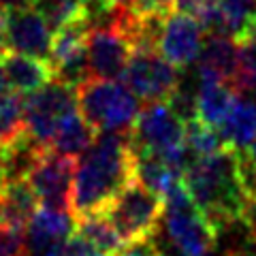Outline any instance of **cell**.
I'll return each instance as SVG.
<instances>
[{
	"mask_svg": "<svg viewBox=\"0 0 256 256\" xmlns=\"http://www.w3.org/2000/svg\"><path fill=\"white\" fill-rule=\"evenodd\" d=\"M77 111L75 88H68L60 82H50L41 90L28 94L24 98V118L26 132L45 150H50V141L56 128L68 114Z\"/></svg>",
	"mask_w": 256,
	"mask_h": 256,
	"instance_id": "52a82bcc",
	"label": "cell"
},
{
	"mask_svg": "<svg viewBox=\"0 0 256 256\" xmlns=\"http://www.w3.org/2000/svg\"><path fill=\"white\" fill-rule=\"evenodd\" d=\"M24 230L0 226V256H24Z\"/></svg>",
	"mask_w": 256,
	"mask_h": 256,
	"instance_id": "484cf974",
	"label": "cell"
},
{
	"mask_svg": "<svg viewBox=\"0 0 256 256\" xmlns=\"http://www.w3.org/2000/svg\"><path fill=\"white\" fill-rule=\"evenodd\" d=\"M224 30L230 38H242L256 24V0H216Z\"/></svg>",
	"mask_w": 256,
	"mask_h": 256,
	"instance_id": "603a6c76",
	"label": "cell"
},
{
	"mask_svg": "<svg viewBox=\"0 0 256 256\" xmlns=\"http://www.w3.org/2000/svg\"><path fill=\"white\" fill-rule=\"evenodd\" d=\"M75 94L79 114L100 134L130 132L141 114L139 98L118 82L90 77L77 88Z\"/></svg>",
	"mask_w": 256,
	"mask_h": 256,
	"instance_id": "277c9868",
	"label": "cell"
},
{
	"mask_svg": "<svg viewBox=\"0 0 256 256\" xmlns=\"http://www.w3.org/2000/svg\"><path fill=\"white\" fill-rule=\"evenodd\" d=\"M32 0H0V11H15V9H24V6H30Z\"/></svg>",
	"mask_w": 256,
	"mask_h": 256,
	"instance_id": "f546056e",
	"label": "cell"
},
{
	"mask_svg": "<svg viewBox=\"0 0 256 256\" xmlns=\"http://www.w3.org/2000/svg\"><path fill=\"white\" fill-rule=\"evenodd\" d=\"M186 128L188 122L169 102H150L141 109L132 126L130 141L137 152H150L164 158L184 175L194 160L186 148Z\"/></svg>",
	"mask_w": 256,
	"mask_h": 256,
	"instance_id": "3957f363",
	"label": "cell"
},
{
	"mask_svg": "<svg viewBox=\"0 0 256 256\" xmlns=\"http://www.w3.org/2000/svg\"><path fill=\"white\" fill-rule=\"evenodd\" d=\"M184 188L218 230L237 222H250L256 212L246 184L239 150L224 148L218 154L192 160L184 173Z\"/></svg>",
	"mask_w": 256,
	"mask_h": 256,
	"instance_id": "6da1fadb",
	"label": "cell"
},
{
	"mask_svg": "<svg viewBox=\"0 0 256 256\" xmlns=\"http://www.w3.org/2000/svg\"><path fill=\"white\" fill-rule=\"evenodd\" d=\"M73 180H75V162L73 158L54 154L47 150L38 158L34 169L28 175V186L36 196L41 210L68 212L73 201Z\"/></svg>",
	"mask_w": 256,
	"mask_h": 256,
	"instance_id": "30bf717a",
	"label": "cell"
},
{
	"mask_svg": "<svg viewBox=\"0 0 256 256\" xmlns=\"http://www.w3.org/2000/svg\"><path fill=\"white\" fill-rule=\"evenodd\" d=\"M64 256H102L96 248L82 235H73L64 248Z\"/></svg>",
	"mask_w": 256,
	"mask_h": 256,
	"instance_id": "83f0119b",
	"label": "cell"
},
{
	"mask_svg": "<svg viewBox=\"0 0 256 256\" xmlns=\"http://www.w3.org/2000/svg\"><path fill=\"white\" fill-rule=\"evenodd\" d=\"M26 134L24 100L15 92H0V148H6Z\"/></svg>",
	"mask_w": 256,
	"mask_h": 256,
	"instance_id": "7402d4cb",
	"label": "cell"
},
{
	"mask_svg": "<svg viewBox=\"0 0 256 256\" xmlns=\"http://www.w3.org/2000/svg\"><path fill=\"white\" fill-rule=\"evenodd\" d=\"M0 68H2V77L9 92L32 94L54 82V70L50 62L6 50H2V54H0Z\"/></svg>",
	"mask_w": 256,
	"mask_h": 256,
	"instance_id": "9a60e30c",
	"label": "cell"
},
{
	"mask_svg": "<svg viewBox=\"0 0 256 256\" xmlns=\"http://www.w3.org/2000/svg\"><path fill=\"white\" fill-rule=\"evenodd\" d=\"M203 38L205 30L196 20L188 18V15L171 13L162 22V30H160L158 38V54L166 62H171L178 70L186 68L194 60H198L205 45Z\"/></svg>",
	"mask_w": 256,
	"mask_h": 256,
	"instance_id": "5bb4252c",
	"label": "cell"
},
{
	"mask_svg": "<svg viewBox=\"0 0 256 256\" xmlns=\"http://www.w3.org/2000/svg\"><path fill=\"white\" fill-rule=\"evenodd\" d=\"M164 201L134 180L111 201L102 216L114 224L124 242L141 244L152 242L158 233V224L162 220Z\"/></svg>",
	"mask_w": 256,
	"mask_h": 256,
	"instance_id": "8992f818",
	"label": "cell"
},
{
	"mask_svg": "<svg viewBox=\"0 0 256 256\" xmlns=\"http://www.w3.org/2000/svg\"><path fill=\"white\" fill-rule=\"evenodd\" d=\"M237 102V92L228 84L198 77L194 94V120L218 130Z\"/></svg>",
	"mask_w": 256,
	"mask_h": 256,
	"instance_id": "e0dca14e",
	"label": "cell"
},
{
	"mask_svg": "<svg viewBox=\"0 0 256 256\" xmlns=\"http://www.w3.org/2000/svg\"><path fill=\"white\" fill-rule=\"evenodd\" d=\"M134 178L143 188L154 192L160 198H164L173 188H178L184 182V175L173 169L164 158H160L150 152H137L134 150Z\"/></svg>",
	"mask_w": 256,
	"mask_h": 256,
	"instance_id": "ac0fdd59",
	"label": "cell"
},
{
	"mask_svg": "<svg viewBox=\"0 0 256 256\" xmlns=\"http://www.w3.org/2000/svg\"><path fill=\"white\" fill-rule=\"evenodd\" d=\"M226 148L246 150L256 141V102L237 98L230 114L218 128Z\"/></svg>",
	"mask_w": 256,
	"mask_h": 256,
	"instance_id": "ffe728a7",
	"label": "cell"
},
{
	"mask_svg": "<svg viewBox=\"0 0 256 256\" xmlns=\"http://www.w3.org/2000/svg\"><path fill=\"white\" fill-rule=\"evenodd\" d=\"M2 28H4V13L0 11V50H4L2 47Z\"/></svg>",
	"mask_w": 256,
	"mask_h": 256,
	"instance_id": "1f68e13d",
	"label": "cell"
},
{
	"mask_svg": "<svg viewBox=\"0 0 256 256\" xmlns=\"http://www.w3.org/2000/svg\"><path fill=\"white\" fill-rule=\"evenodd\" d=\"M124 82L139 100L148 102H169L182 90L180 70L158 52H132Z\"/></svg>",
	"mask_w": 256,
	"mask_h": 256,
	"instance_id": "ba28073f",
	"label": "cell"
},
{
	"mask_svg": "<svg viewBox=\"0 0 256 256\" xmlns=\"http://www.w3.org/2000/svg\"><path fill=\"white\" fill-rule=\"evenodd\" d=\"M54 32L32 6L6 11L2 28V47L6 52L50 62Z\"/></svg>",
	"mask_w": 256,
	"mask_h": 256,
	"instance_id": "7c38bea8",
	"label": "cell"
},
{
	"mask_svg": "<svg viewBox=\"0 0 256 256\" xmlns=\"http://www.w3.org/2000/svg\"><path fill=\"white\" fill-rule=\"evenodd\" d=\"M186 148L192 154V158H207L218 154L220 150H224V141L220 137L218 130L201 124L198 120H190L186 128Z\"/></svg>",
	"mask_w": 256,
	"mask_h": 256,
	"instance_id": "cb8c5ba5",
	"label": "cell"
},
{
	"mask_svg": "<svg viewBox=\"0 0 256 256\" xmlns=\"http://www.w3.org/2000/svg\"><path fill=\"white\" fill-rule=\"evenodd\" d=\"M137 15H152V18H166L173 11V0H134L130 6Z\"/></svg>",
	"mask_w": 256,
	"mask_h": 256,
	"instance_id": "4316f807",
	"label": "cell"
},
{
	"mask_svg": "<svg viewBox=\"0 0 256 256\" xmlns=\"http://www.w3.org/2000/svg\"><path fill=\"white\" fill-rule=\"evenodd\" d=\"M162 201L164 233L171 246L182 256L210 254L216 246V239H218V230L212 226V222L192 201L188 190L184 188V182L178 188H173Z\"/></svg>",
	"mask_w": 256,
	"mask_h": 256,
	"instance_id": "5b68a950",
	"label": "cell"
},
{
	"mask_svg": "<svg viewBox=\"0 0 256 256\" xmlns=\"http://www.w3.org/2000/svg\"><path fill=\"white\" fill-rule=\"evenodd\" d=\"M111 9H130L134 0H105Z\"/></svg>",
	"mask_w": 256,
	"mask_h": 256,
	"instance_id": "4dcf8cb0",
	"label": "cell"
},
{
	"mask_svg": "<svg viewBox=\"0 0 256 256\" xmlns=\"http://www.w3.org/2000/svg\"><path fill=\"white\" fill-rule=\"evenodd\" d=\"M173 9L180 15H188V18L196 20L205 30L207 22L216 13V0H173Z\"/></svg>",
	"mask_w": 256,
	"mask_h": 256,
	"instance_id": "d4e9b609",
	"label": "cell"
},
{
	"mask_svg": "<svg viewBox=\"0 0 256 256\" xmlns=\"http://www.w3.org/2000/svg\"><path fill=\"white\" fill-rule=\"evenodd\" d=\"M77 235L88 239L102 256H118L124 248H128L122 235L118 233L116 226L102 214L79 218L77 220Z\"/></svg>",
	"mask_w": 256,
	"mask_h": 256,
	"instance_id": "44dd1931",
	"label": "cell"
},
{
	"mask_svg": "<svg viewBox=\"0 0 256 256\" xmlns=\"http://www.w3.org/2000/svg\"><path fill=\"white\" fill-rule=\"evenodd\" d=\"M156 248L152 242H141V244H130L128 248H124L118 256H154Z\"/></svg>",
	"mask_w": 256,
	"mask_h": 256,
	"instance_id": "f1b7e54d",
	"label": "cell"
},
{
	"mask_svg": "<svg viewBox=\"0 0 256 256\" xmlns=\"http://www.w3.org/2000/svg\"><path fill=\"white\" fill-rule=\"evenodd\" d=\"M130 58L132 45L116 22L88 32V70L94 79H124Z\"/></svg>",
	"mask_w": 256,
	"mask_h": 256,
	"instance_id": "8fae6325",
	"label": "cell"
},
{
	"mask_svg": "<svg viewBox=\"0 0 256 256\" xmlns=\"http://www.w3.org/2000/svg\"><path fill=\"white\" fill-rule=\"evenodd\" d=\"M239 73V47L230 36H210L198 56V77L228 84L235 90ZM237 92V90H235Z\"/></svg>",
	"mask_w": 256,
	"mask_h": 256,
	"instance_id": "2e32d148",
	"label": "cell"
},
{
	"mask_svg": "<svg viewBox=\"0 0 256 256\" xmlns=\"http://www.w3.org/2000/svg\"><path fill=\"white\" fill-rule=\"evenodd\" d=\"M88 32L90 24L86 18L66 24L58 32H54L50 66L54 70V79L68 88H77L88 82Z\"/></svg>",
	"mask_w": 256,
	"mask_h": 256,
	"instance_id": "9c48e42d",
	"label": "cell"
},
{
	"mask_svg": "<svg viewBox=\"0 0 256 256\" xmlns=\"http://www.w3.org/2000/svg\"><path fill=\"white\" fill-rule=\"evenodd\" d=\"M134 148L130 132H105L75 164L73 201L70 207L79 218L102 214L105 207L134 178Z\"/></svg>",
	"mask_w": 256,
	"mask_h": 256,
	"instance_id": "7a4b0ae2",
	"label": "cell"
},
{
	"mask_svg": "<svg viewBox=\"0 0 256 256\" xmlns=\"http://www.w3.org/2000/svg\"><path fill=\"white\" fill-rule=\"evenodd\" d=\"M75 228L77 222L68 212L36 210L24 233V256H64Z\"/></svg>",
	"mask_w": 256,
	"mask_h": 256,
	"instance_id": "4fadbf2b",
	"label": "cell"
},
{
	"mask_svg": "<svg viewBox=\"0 0 256 256\" xmlns=\"http://www.w3.org/2000/svg\"><path fill=\"white\" fill-rule=\"evenodd\" d=\"M94 128L84 120V116L79 114V109L68 114L60 122V126L56 128L54 137L50 141V152L66 158H75L79 154H86L92 148V143L96 141L94 137Z\"/></svg>",
	"mask_w": 256,
	"mask_h": 256,
	"instance_id": "d6986e66",
	"label": "cell"
}]
</instances>
